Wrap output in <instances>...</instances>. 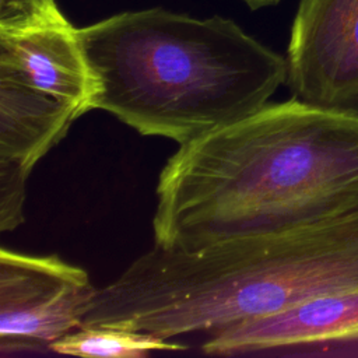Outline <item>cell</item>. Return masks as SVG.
<instances>
[{"label":"cell","mask_w":358,"mask_h":358,"mask_svg":"<svg viewBox=\"0 0 358 358\" xmlns=\"http://www.w3.org/2000/svg\"><path fill=\"white\" fill-rule=\"evenodd\" d=\"M154 245L193 250L358 211V117L296 98L266 103L164 165Z\"/></svg>","instance_id":"1"},{"label":"cell","mask_w":358,"mask_h":358,"mask_svg":"<svg viewBox=\"0 0 358 358\" xmlns=\"http://www.w3.org/2000/svg\"><path fill=\"white\" fill-rule=\"evenodd\" d=\"M350 291H358V211L193 250L154 245L96 291L83 326L171 338Z\"/></svg>","instance_id":"2"},{"label":"cell","mask_w":358,"mask_h":358,"mask_svg":"<svg viewBox=\"0 0 358 358\" xmlns=\"http://www.w3.org/2000/svg\"><path fill=\"white\" fill-rule=\"evenodd\" d=\"M78 34L96 81L92 110L179 145L262 109L287 80L284 56L220 15L157 7Z\"/></svg>","instance_id":"3"},{"label":"cell","mask_w":358,"mask_h":358,"mask_svg":"<svg viewBox=\"0 0 358 358\" xmlns=\"http://www.w3.org/2000/svg\"><path fill=\"white\" fill-rule=\"evenodd\" d=\"M98 288L59 256L0 250L1 355L45 351L83 326Z\"/></svg>","instance_id":"4"},{"label":"cell","mask_w":358,"mask_h":358,"mask_svg":"<svg viewBox=\"0 0 358 358\" xmlns=\"http://www.w3.org/2000/svg\"><path fill=\"white\" fill-rule=\"evenodd\" d=\"M285 59L294 98L358 117V0H299Z\"/></svg>","instance_id":"5"},{"label":"cell","mask_w":358,"mask_h":358,"mask_svg":"<svg viewBox=\"0 0 358 358\" xmlns=\"http://www.w3.org/2000/svg\"><path fill=\"white\" fill-rule=\"evenodd\" d=\"M0 80L66 105L78 116L92 110L96 81L78 28L71 22L0 31Z\"/></svg>","instance_id":"6"},{"label":"cell","mask_w":358,"mask_h":358,"mask_svg":"<svg viewBox=\"0 0 358 358\" xmlns=\"http://www.w3.org/2000/svg\"><path fill=\"white\" fill-rule=\"evenodd\" d=\"M357 338L358 291H350L316 296L274 315L214 330L201 350L210 355H243Z\"/></svg>","instance_id":"7"},{"label":"cell","mask_w":358,"mask_h":358,"mask_svg":"<svg viewBox=\"0 0 358 358\" xmlns=\"http://www.w3.org/2000/svg\"><path fill=\"white\" fill-rule=\"evenodd\" d=\"M185 348L151 333L106 326H81L50 345V351L56 354L81 358H140L152 351Z\"/></svg>","instance_id":"8"},{"label":"cell","mask_w":358,"mask_h":358,"mask_svg":"<svg viewBox=\"0 0 358 358\" xmlns=\"http://www.w3.org/2000/svg\"><path fill=\"white\" fill-rule=\"evenodd\" d=\"M69 22L56 0H0V31H24Z\"/></svg>","instance_id":"9"},{"label":"cell","mask_w":358,"mask_h":358,"mask_svg":"<svg viewBox=\"0 0 358 358\" xmlns=\"http://www.w3.org/2000/svg\"><path fill=\"white\" fill-rule=\"evenodd\" d=\"M250 8H259L262 6H266V4H271V3H275L277 0H243Z\"/></svg>","instance_id":"10"}]
</instances>
